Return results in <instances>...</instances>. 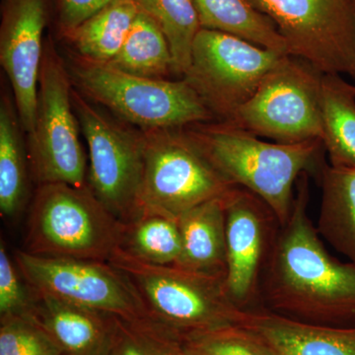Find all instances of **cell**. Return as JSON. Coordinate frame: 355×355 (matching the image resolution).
Wrapping results in <instances>:
<instances>
[{"instance_id":"cell-1","label":"cell","mask_w":355,"mask_h":355,"mask_svg":"<svg viewBox=\"0 0 355 355\" xmlns=\"http://www.w3.org/2000/svg\"><path fill=\"white\" fill-rule=\"evenodd\" d=\"M296 187L261 279L260 308L312 326L354 327L355 265L334 258L311 221L308 173Z\"/></svg>"},{"instance_id":"cell-2","label":"cell","mask_w":355,"mask_h":355,"mask_svg":"<svg viewBox=\"0 0 355 355\" xmlns=\"http://www.w3.org/2000/svg\"><path fill=\"white\" fill-rule=\"evenodd\" d=\"M184 128L222 177L268 203L282 225L291 216L299 177L303 173L317 175L324 163V147L319 139L266 142L222 121Z\"/></svg>"},{"instance_id":"cell-3","label":"cell","mask_w":355,"mask_h":355,"mask_svg":"<svg viewBox=\"0 0 355 355\" xmlns=\"http://www.w3.org/2000/svg\"><path fill=\"white\" fill-rule=\"evenodd\" d=\"M109 263L135 287L147 317L184 342L241 323L244 311L230 300L220 277L178 266L150 265L119 247Z\"/></svg>"},{"instance_id":"cell-4","label":"cell","mask_w":355,"mask_h":355,"mask_svg":"<svg viewBox=\"0 0 355 355\" xmlns=\"http://www.w3.org/2000/svg\"><path fill=\"white\" fill-rule=\"evenodd\" d=\"M72 83L89 99L142 130L183 128L216 121L188 81L132 76L108 62L76 55L69 65Z\"/></svg>"},{"instance_id":"cell-5","label":"cell","mask_w":355,"mask_h":355,"mask_svg":"<svg viewBox=\"0 0 355 355\" xmlns=\"http://www.w3.org/2000/svg\"><path fill=\"white\" fill-rule=\"evenodd\" d=\"M120 227L89 187L41 184L27 218L23 250L51 258L109 261Z\"/></svg>"},{"instance_id":"cell-6","label":"cell","mask_w":355,"mask_h":355,"mask_svg":"<svg viewBox=\"0 0 355 355\" xmlns=\"http://www.w3.org/2000/svg\"><path fill=\"white\" fill-rule=\"evenodd\" d=\"M142 132L144 167L139 214L177 220L193 207L225 198L237 188L221 176L184 128Z\"/></svg>"},{"instance_id":"cell-7","label":"cell","mask_w":355,"mask_h":355,"mask_svg":"<svg viewBox=\"0 0 355 355\" xmlns=\"http://www.w3.org/2000/svg\"><path fill=\"white\" fill-rule=\"evenodd\" d=\"M323 74L302 58L284 55L226 123L280 144L322 140Z\"/></svg>"},{"instance_id":"cell-8","label":"cell","mask_w":355,"mask_h":355,"mask_svg":"<svg viewBox=\"0 0 355 355\" xmlns=\"http://www.w3.org/2000/svg\"><path fill=\"white\" fill-rule=\"evenodd\" d=\"M72 84L64 60L49 42L40 71L36 121L29 135L30 166L39 186L64 183L88 188L87 161L79 139Z\"/></svg>"},{"instance_id":"cell-9","label":"cell","mask_w":355,"mask_h":355,"mask_svg":"<svg viewBox=\"0 0 355 355\" xmlns=\"http://www.w3.org/2000/svg\"><path fill=\"white\" fill-rule=\"evenodd\" d=\"M72 103L88 146V187L120 222L139 214L144 167V132L107 118L72 89Z\"/></svg>"},{"instance_id":"cell-10","label":"cell","mask_w":355,"mask_h":355,"mask_svg":"<svg viewBox=\"0 0 355 355\" xmlns=\"http://www.w3.org/2000/svg\"><path fill=\"white\" fill-rule=\"evenodd\" d=\"M284 55L234 35L202 28L183 78L195 88L217 121L226 123Z\"/></svg>"},{"instance_id":"cell-11","label":"cell","mask_w":355,"mask_h":355,"mask_svg":"<svg viewBox=\"0 0 355 355\" xmlns=\"http://www.w3.org/2000/svg\"><path fill=\"white\" fill-rule=\"evenodd\" d=\"M286 40L289 55L323 73L355 79V8L349 0H252Z\"/></svg>"},{"instance_id":"cell-12","label":"cell","mask_w":355,"mask_h":355,"mask_svg":"<svg viewBox=\"0 0 355 355\" xmlns=\"http://www.w3.org/2000/svg\"><path fill=\"white\" fill-rule=\"evenodd\" d=\"M15 263L35 293L125 319L148 318L135 287L109 261L51 258L19 250Z\"/></svg>"},{"instance_id":"cell-13","label":"cell","mask_w":355,"mask_h":355,"mask_svg":"<svg viewBox=\"0 0 355 355\" xmlns=\"http://www.w3.org/2000/svg\"><path fill=\"white\" fill-rule=\"evenodd\" d=\"M225 221L226 292L239 309H258L261 279L282 223L268 203L240 187L226 198Z\"/></svg>"},{"instance_id":"cell-14","label":"cell","mask_w":355,"mask_h":355,"mask_svg":"<svg viewBox=\"0 0 355 355\" xmlns=\"http://www.w3.org/2000/svg\"><path fill=\"white\" fill-rule=\"evenodd\" d=\"M46 18V0H7L2 18L0 62L10 81L16 110L28 135L36 121Z\"/></svg>"},{"instance_id":"cell-15","label":"cell","mask_w":355,"mask_h":355,"mask_svg":"<svg viewBox=\"0 0 355 355\" xmlns=\"http://www.w3.org/2000/svg\"><path fill=\"white\" fill-rule=\"evenodd\" d=\"M31 295V316L50 334L64 355L107 354L116 316L33 291Z\"/></svg>"},{"instance_id":"cell-16","label":"cell","mask_w":355,"mask_h":355,"mask_svg":"<svg viewBox=\"0 0 355 355\" xmlns=\"http://www.w3.org/2000/svg\"><path fill=\"white\" fill-rule=\"evenodd\" d=\"M240 324L260 334L282 355H355V326H312L261 308L244 311Z\"/></svg>"},{"instance_id":"cell-17","label":"cell","mask_w":355,"mask_h":355,"mask_svg":"<svg viewBox=\"0 0 355 355\" xmlns=\"http://www.w3.org/2000/svg\"><path fill=\"white\" fill-rule=\"evenodd\" d=\"M214 198L193 207L177 219L182 250L176 265L225 282V200Z\"/></svg>"},{"instance_id":"cell-18","label":"cell","mask_w":355,"mask_h":355,"mask_svg":"<svg viewBox=\"0 0 355 355\" xmlns=\"http://www.w3.org/2000/svg\"><path fill=\"white\" fill-rule=\"evenodd\" d=\"M317 176L322 188L318 233L355 265V167L324 162Z\"/></svg>"},{"instance_id":"cell-19","label":"cell","mask_w":355,"mask_h":355,"mask_svg":"<svg viewBox=\"0 0 355 355\" xmlns=\"http://www.w3.org/2000/svg\"><path fill=\"white\" fill-rule=\"evenodd\" d=\"M200 26L289 55L286 40L252 0H193Z\"/></svg>"},{"instance_id":"cell-20","label":"cell","mask_w":355,"mask_h":355,"mask_svg":"<svg viewBox=\"0 0 355 355\" xmlns=\"http://www.w3.org/2000/svg\"><path fill=\"white\" fill-rule=\"evenodd\" d=\"M139 11L137 0H113L64 36L78 57L110 62L125 44Z\"/></svg>"},{"instance_id":"cell-21","label":"cell","mask_w":355,"mask_h":355,"mask_svg":"<svg viewBox=\"0 0 355 355\" xmlns=\"http://www.w3.org/2000/svg\"><path fill=\"white\" fill-rule=\"evenodd\" d=\"M322 119L330 164L355 167V85L340 74H323Z\"/></svg>"},{"instance_id":"cell-22","label":"cell","mask_w":355,"mask_h":355,"mask_svg":"<svg viewBox=\"0 0 355 355\" xmlns=\"http://www.w3.org/2000/svg\"><path fill=\"white\" fill-rule=\"evenodd\" d=\"M17 110L10 98L0 103V210L13 218L24 209L29 191L28 159Z\"/></svg>"},{"instance_id":"cell-23","label":"cell","mask_w":355,"mask_h":355,"mask_svg":"<svg viewBox=\"0 0 355 355\" xmlns=\"http://www.w3.org/2000/svg\"><path fill=\"white\" fill-rule=\"evenodd\" d=\"M108 64L132 76L166 79L173 73L169 43L157 23L140 9L125 44Z\"/></svg>"},{"instance_id":"cell-24","label":"cell","mask_w":355,"mask_h":355,"mask_svg":"<svg viewBox=\"0 0 355 355\" xmlns=\"http://www.w3.org/2000/svg\"><path fill=\"white\" fill-rule=\"evenodd\" d=\"M118 247L150 265H176L182 250L177 220L141 214L132 220L121 222Z\"/></svg>"},{"instance_id":"cell-25","label":"cell","mask_w":355,"mask_h":355,"mask_svg":"<svg viewBox=\"0 0 355 355\" xmlns=\"http://www.w3.org/2000/svg\"><path fill=\"white\" fill-rule=\"evenodd\" d=\"M140 9L159 25L167 38L173 73L183 76L191 65V50L202 29L193 0H137Z\"/></svg>"},{"instance_id":"cell-26","label":"cell","mask_w":355,"mask_h":355,"mask_svg":"<svg viewBox=\"0 0 355 355\" xmlns=\"http://www.w3.org/2000/svg\"><path fill=\"white\" fill-rule=\"evenodd\" d=\"M184 340L149 318L116 316L106 355H181Z\"/></svg>"},{"instance_id":"cell-27","label":"cell","mask_w":355,"mask_h":355,"mask_svg":"<svg viewBox=\"0 0 355 355\" xmlns=\"http://www.w3.org/2000/svg\"><path fill=\"white\" fill-rule=\"evenodd\" d=\"M0 355H64L33 316L0 317Z\"/></svg>"},{"instance_id":"cell-28","label":"cell","mask_w":355,"mask_h":355,"mask_svg":"<svg viewBox=\"0 0 355 355\" xmlns=\"http://www.w3.org/2000/svg\"><path fill=\"white\" fill-rule=\"evenodd\" d=\"M186 343L200 355H282L263 336L242 324L193 336Z\"/></svg>"},{"instance_id":"cell-29","label":"cell","mask_w":355,"mask_h":355,"mask_svg":"<svg viewBox=\"0 0 355 355\" xmlns=\"http://www.w3.org/2000/svg\"><path fill=\"white\" fill-rule=\"evenodd\" d=\"M32 295L1 240L0 245V317L31 316Z\"/></svg>"},{"instance_id":"cell-30","label":"cell","mask_w":355,"mask_h":355,"mask_svg":"<svg viewBox=\"0 0 355 355\" xmlns=\"http://www.w3.org/2000/svg\"><path fill=\"white\" fill-rule=\"evenodd\" d=\"M113 0H58L60 31L67 35Z\"/></svg>"},{"instance_id":"cell-31","label":"cell","mask_w":355,"mask_h":355,"mask_svg":"<svg viewBox=\"0 0 355 355\" xmlns=\"http://www.w3.org/2000/svg\"><path fill=\"white\" fill-rule=\"evenodd\" d=\"M181 355H200L198 354L197 349H193L191 345H189V343H184V347L183 349V352H182Z\"/></svg>"},{"instance_id":"cell-32","label":"cell","mask_w":355,"mask_h":355,"mask_svg":"<svg viewBox=\"0 0 355 355\" xmlns=\"http://www.w3.org/2000/svg\"><path fill=\"white\" fill-rule=\"evenodd\" d=\"M350 1V3L352 4V6H354V8H355V0H349Z\"/></svg>"}]
</instances>
